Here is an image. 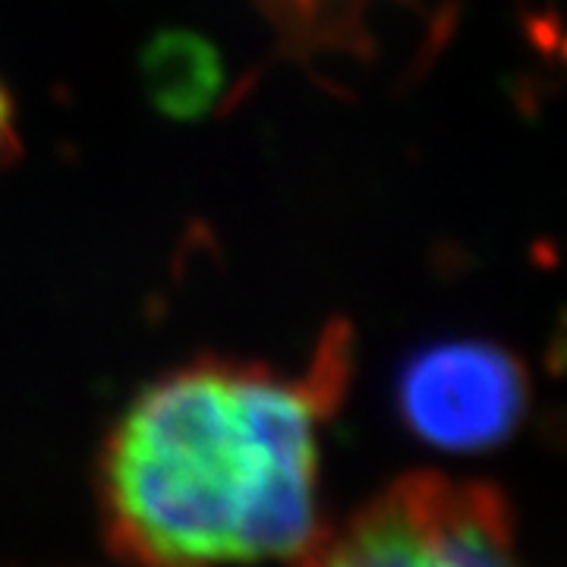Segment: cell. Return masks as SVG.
I'll list each match as a JSON object with an SVG mask.
<instances>
[{
  "mask_svg": "<svg viewBox=\"0 0 567 567\" xmlns=\"http://www.w3.org/2000/svg\"><path fill=\"white\" fill-rule=\"evenodd\" d=\"M331 324L300 372L205 357L148 382L104 439V539L130 567L300 565L322 539V425L350 382Z\"/></svg>",
  "mask_w": 567,
  "mask_h": 567,
  "instance_id": "cell-1",
  "label": "cell"
},
{
  "mask_svg": "<svg viewBox=\"0 0 567 567\" xmlns=\"http://www.w3.org/2000/svg\"><path fill=\"white\" fill-rule=\"evenodd\" d=\"M297 567H529L507 498L488 483L410 473L324 529Z\"/></svg>",
  "mask_w": 567,
  "mask_h": 567,
  "instance_id": "cell-2",
  "label": "cell"
},
{
  "mask_svg": "<svg viewBox=\"0 0 567 567\" xmlns=\"http://www.w3.org/2000/svg\"><path fill=\"white\" fill-rule=\"evenodd\" d=\"M401 423L447 454L505 445L529 410V375L505 347L464 338L416 350L394 388Z\"/></svg>",
  "mask_w": 567,
  "mask_h": 567,
  "instance_id": "cell-3",
  "label": "cell"
},
{
  "mask_svg": "<svg viewBox=\"0 0 567 567\" xmlns=\"http://www.w3.org/2000/svg\"><path fill=\"white\" fill-rule=\"evenodd\" d=\"M155 58L158 66L152 70V76L158 82V99H164V104H181L183 111H193V104L203 102L215 82L212 51L196 48L189 39H164Z\"/></svg>",
  "mask_w": 567,
  "mask_h": 567,
  "instance_id": "cell-4",
  "label": "cell"
},
{
  "mask_svg": "<svg viewBox=\"0 0 567 567\" xmlns=\"http://www.w3.org/2000/svg\"><path fill=\"white\" fill-rule=\"evenodd\" d=\"M268 10L293 25L297 32H312V29H324L328 22L341 17L344 0H265Z\"/></svg>",
  "mask_w": 567,
  "mask_h": 567,
  "instance_id": "cell-5",
  "label": "cell"
},
{
  "mask_svg": "<svg viewBox=\"0 0 567 567\" xmlns=\"http://www.w3.org/2000/svg\"><path fill=\"white\" fill-rule=\"evenodd\" d=\"M20 155V126H17V104L7 85L0 82V171H7Z\"/></svg>",
  "mask_w": 567,
  "mask_h": 567,
  "instance_id": "cell-6",
  "label": "cell"
}]
</instances>
